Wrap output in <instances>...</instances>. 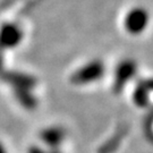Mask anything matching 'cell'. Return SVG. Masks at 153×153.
Returning <instances> with one entry per match:
<instances>
[{"label": "cell", "instance_id": "2", "mask_svg": "<svg viewBox=\"0 0 153 153\" xmlns=\"http://www.w3.org/2000/svg\"><path fill=\"white\" fill-rule=\"evenodd\" d=\"M61 138H62V134L60 131H49L45 135H44V140L50 144H58L60 143Z\"/></svg>", "mask_w": 153, "mask_h": 153}, {"label": "cell", "instance_id": "1", "mask_svg": "<svg viewBox=\"0 0 153 153\" xmlns=\"http://www.w3.org/2000/svg\"><path fill=\"white\" fill-rule=\"evenodd\" d=\"M151 14L143 6L131 7L126 11L123 18V27L127 34L133 36L142 35L150 26Z\"/></svg>", "mask_w": 153, "mask_h": 153}, {"label": "cell", "instance_id": "3", "mask_svg": "<svg viewBox=\"0 0 153 153\" xmlns=\"http://www.w3.org/2000/svg\"><path fill=\"white\" fill-rule=\"evenodd\" d=\"M28 153H47V152H44L43 150H41V149L33 148V149H30ZM49 153H56V152H49Z\"/></svg>", "mask_w": 153, "mask_h": 153}, {"label": "cell", "instance_id": "4", "mask_svg": "<svg viewBox=\"0 0 153 153\" xmlns=\"http://www.w3.org/2000/svg\"><path fill=\"white\" fill-rule=\"evenodd\" d=\"M0 153H6L5 149L2 148V146H1V145H0Z\"/></svg>", "mask_w": 153, "mask_h": 153}]
</instances>
